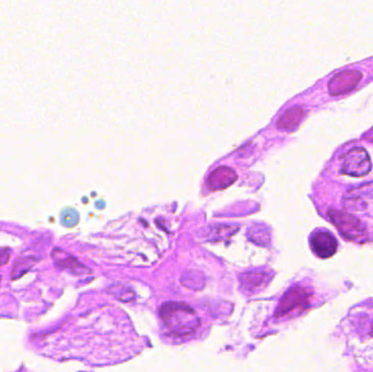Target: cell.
Masks as SVG:
<instances>
[{"instance_id": "obj_14", "label": "cell", "mask_w": 373, "mask_h": 372, "mask_svg": "<svg viewBox=\"0 0 373 372\" xmlns=\"http://www.w3.org/2000/svg\"><path fill=\"white\" fill-rule=\"evenodd\" d=\"M0 282H2V275H0Z\"/></svg>"}, {"instance_id": "obj_4", "label": "cell", "mask_w": 373, "mask_h": 372, "mask_svg": "<svg viewBox=\"0 0 373 372\" xmlns=\"http://www.w3.org/2000/svg\"><path fill=\"white\" fill-rule=\"evenodd\" d=\"M371 170V162L366 150L355 148L344 158L343 173L354 177H362Z\"/></svg>"}, {"instance_id": "obj_7", "label": "cell", "mask_w": 373, "mask_h": 372, "mask_svg": "<svg viewBox=\"0 0 373 372\" xmlns=\"http://www.w3.org/2000/svg\"><path fill=\"white\" fill-rule=\"evenodd\" d=\"M51 259L56 268L60 270L69 271V272H71L75 275H85L92 272L90 269L82 264V263L76 258H74L73 255L64 251L62 249H59V248H55V249L52 250Z\"/></svg>"}, {"instance_id": "obj_11", "label": "cell", "mask_w": 373, "mask_h": 372, "mask_svg": "<svg viewBox=\"0 0 373 372\" xmlns=\"http://www.w3.org/2000/svg\"><path fill=\"white\" fill-rule=\"evenodd\" d=\"M38 258H36L34 254H29L25 252L22 253L17 261L14 262L11 271V280L15 281L23 275H25L36 264Z\"/></svg>"}, {"instance_id": "obj_12", "label": "cell", "mask_w": 373, "mask_h": 372, "mask_svg": "<svg viewBox=\"0 0 373 372\" xmlns=\"http://www.w3.org/2000/svg\"><path fill=\"white\" fill-rule=\"evenodd\" d=\"M11 258V250L9 248H0V267L8 264Z\"/></svg>"}, {"instance_id": "obj_9", "label": "cell", "mask_w": 373, "mask_h": 372, "mask_svg": "<svg viewBox=\"0 0 373 372\" xmlns=\"http://www.w3.org/2000/svg\"><path fill=\"white\" fill-rule=\"evenodd\" d=\"M236 179L237 175L234 169L226 166H222L215 169L214 172L209 175L207 183L211 189L219 190L228 187V185H230L232 182H235Z\"/></svg>"}, {"instance_id": "obj_13", "label": "cell", "mask_w": 373, "mask_h": 372, "mask_svg": "<svg viewBox=\"0 0 373 372\" xmlns=\"http://www.w3.org/2000/svg\"><path fill=\"white\" fill-rule=\"evenodd\" d=\"M371 334L373 335V324H372V329H371Z\"/></svg>"}, {"instance_id": "obj_10", "label": "cell", "mask_w": 373, "mask_h": 372, "mask_svg": "<svg viewBox=\"0 0 373 372\" xmlns=\"http://www.w3.org/2000/svg\"><path fill=\"white\" fill-rule=\"evenodd\" d=\"M305 118V111L301 107H292L287 111L277 122V127L283 130L292 131L296 129L301 120Z\"/></svg>"}, {"instance_id": "obj_6", "label": "cell", "mask_w": 373, "mask_h": 372, "mask_svg": "<svg viewBox=\"0 0 373 372\" xmlns=\"http://www.w3.org/2000/svg\"><path fill=\"white\" fill-rule=\"evenodd\" d=\"M310 245L318 258L328 259L336 253L337 240L332 234L325 230H318L310 238Z\"/></svg>"}, {"instance_id": "obj_3", "label": "cell", "mask_w": 373, "mask_h": 372, "mask_svg": "<svg viewBox=\"0 0 373 372\" xmlns=\"http://www.w3.org/2000/svg\"><path fill=\"white\" fill-rule=\"evenodd\" d=\"M328 215L345 238L357 242V240L366 237V229H364L363 225L353 215L337 211L335 208H330Z\"/></svg>"}, {"instance_id": "obj_1", "label": "cell", "mask_w": 373, "mask_h": 372, "mask_svg": "<svg viewBox=\"0 0 373 372\" xmlns=\"http://www.w3.org/2000/svg\"><path fill=\"white\" fill-rule=\"evenodd\" d=\"M159 313L165 327L175 336H188L200 327L196 311L182 302H167L162 306Z\"/></svg>"}, {"instance_id": "obj_8", "label": "cell", "mask_w": 373, "mask_h": 372, "mask_svg": "<svg viewBox=\"0 0 373 372\" xmlns=\"http://www.w3.org/2000/svg\"><path fill=\"white\" fill-rule=\"evenodd\" d=\"M271 274L263 271H250L240 275V288L248 295L261 291L271 281Z\"/></svg>"}, {"instance_id": "obj_5", "label": "cell", "mask_w": 373, "mask_h": 372, "mask_svg": "<svg viewBox=\"0 0 373 372\" xmlns=\"http://www.w3.org/2000/svg\"><path fill=\"white\" fill-rule=\"evenodd\" d=\"M362 77L360 71L343 70L334 75L329 82L330 93L333 96L341 95L353 91L359 84Z\"/></svg>"}, {"instance_id": "obj_2", "label": "cell", "mask_w": 373, "mask_h": 372, "mask_svg": "<svg viewBox=\"0 0 373 372\" xmlns=\"http://www.w3.org/2000/svg\"><path fill=\"white\" fill-rule=\"evenodd\" d=\"M312 296V290L304 286H294L285 293L277 306L275 315L283 317L295 311H302L309 307L310 298Z\"/></svg>"}]
</instances>
